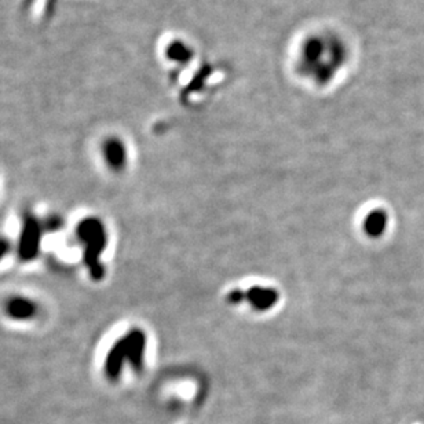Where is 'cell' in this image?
<instances>
[{
  "label": "cell",
  "instance_id": "obj_6",
  "mask_svg": "<svg viewBox=\"0 0 424 424\" xmlns=\"http://www.w3.org/2000/svg\"><path fill=\"white\" fill-rule=\"evenodd\" d=\"M10 251V244L7 240L0 238V261L3 259V256L7 255V252Z\"/></svg>",
  "mask_w": 424,
  "mask_h": 424
},
{
  "label": "cell",
  "instance_id": "obj_3",
  "mask_svg": "<svg viewBox=\"0 0 424 424\" xmlns=\"http://www.w3.org/2000/svg\"><path fill=\"white\" fill-rule=\"evenodd\" d=\"M42 243V227L35 216H26L22 225L19 243H18V256L24 262L33 261L40 251Z\"/></svg>",
  "mask_w": 424,
  "mask_h": 424
},
{
  "label": "cell",
  "instance_id": "obj_2",
  "mask_svg": "<svg viewBox=\"0 0 424 424\" xmlns=\"http://www.w3.org/2000/svg\"><path fill=\"white\" fill-rule=\"evenodd\" d=\"M145 350V336L140 331H133L120 339L108 354L105 361V372L109 377H117L124 361L134 366L141 365Z\"/></svg>",
  "mask_w": 424,
  "mask_h": 424
},
{
  "label": "cell",
  "instance_id": "obj_5",
  "mask_svg": "<svg viewBox=\"0 0 424 424\" xmlns=\"http://www.w3.org/2000/svg\"><path fill=\"white\" fill-rule=\"evenodd\" d=\"M106 160L113 168H120L124 163L123 147L117 142H111L106 146Z\"/></svg>",
  "mask_w": 424,
  "mask_h": 424
},
{
  "label": "cell",
  "instance_id": "obj_1",
  "mask_svg": "<svg viewBox=\"0 0 424 424\" xmlns=\"http://www.w3.org/2000/svg\"><path fill=\"white\" fill-rule=\"evenodd\" d=\"M76 234L84 244V265L91 279L99 282L105 276V268L99 261L106 247L105 226L97 218H85L77 225Z\"/></svg>",
  "mask_w": 424,
  "mask_h": 424
},
{
  "label": "cell",
  "instance_id": "obj_4",
  "mask_svg": "<svg viewBox=\"0 0 424 424\" xmlns=\"http://www.w3.org/2000/svg\"><path fill=\"white\" fill-rule=\"evenodd\" d=\"M6 311H7V316L11 317L13 320L22 321V320H31L32 317H35L38 307L31 299L22 297V296H15V297H11L8 300V303L6 304Z\"/></svg>",
  "mask_w": 424,
  "mask_h": 424
}]
</instances>
